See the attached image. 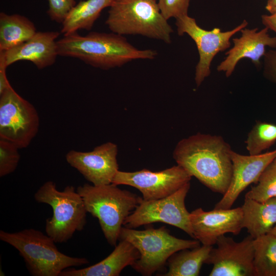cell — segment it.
<instances>
[{
	"instance_id": "9a60e30c",
	"label": "cell",
	"mask_w": 276,
	"mask_h": 276,
	"mask_svg": "<svg viewBox=\"0 0 276 276\" xmlns=\"http://www.w3.org/2000/svg\"><path fill=\"white\" fill-rule=\"evenodd\" d=\"M276 157V149L258 155H243L232 151V175L229 187L216 209H230L239 195L250 184H256L265 169Z\"/></svg>"
},
{
	"instance_id": "30bf717a",
	"label": "cell",
	"mask_w": 276,
	"mask_h": 276,
	"mask_svg": "<svg viewBox=\"0 0 276 276\" xmlns=\"http://www.w3.org/2000/svg\"><path fill=\"white\" fill-rule=\"evenodd\" d=\"M175 25L179 36L188 34L195 42L199 54V61L195 67V81L200 86L211 74V64L214 57L220 52L230 48L232 36L246 28L248 22L244 19L233 29L222 32L218 28L206 30L198 25L196 20L188 15L176 19Z\"/></svg>"
},
{
	"instance_id": "52a82bcc",
	"label": "cell",
	"mask_w": 276,
	"mask_h": 276,
	"mask_svg": "<svg viewBox=\"0 0 276 276\" xmlns=\"http://www.w3.org/2000/svg\"><path fill=\"white\" fill-rule=\"evenodd\" d=\"M131 243L139 251L140 258L132 266L143 275H151L162 269L168 259L181 250L199 246L200 242L195 240L176 238L165 227L136 230L125 226L120 232L119 239Z\"/></svg>"
},
{
	"instance_id": "5b68a950",
	"label": "cell",
	"mask_w": 276,
	"mask_h": 276,
	"mask_svg": "<svg viewBox=\"0 0 276 276\" xmlns=\"http://www.w3.org/2000/svg\"><path fill=\"white\" fill-rule=\"evenodd\" d=\"M105 24L113 33L139 35L171 43L173 32L162 14L156 0H114Z\"/></svg>"
},
{
	"instance_id": "d6a6232c",
	"label": "cell",
	"mask_w": 276,
	"mask_h": 276,
	"mask_svg": "<svg viewBox=\"0 0 276 276\" xmlns=\"http://www.w3.org/2000/svg\"><path fill=\"white\" fill-rule=\"evenodd\" d=\"M273 235L275 237H276V224L274 226V227L271 229L270 232L269 233Z\"/></svg>"
},
{
	"instance_id": "3957f363",
	"label": "cell",
	"mask_w": 276,
	"mask_h": 276,
	"mask_svg": "<svg viewBox=\"0 0 276 276\" xmlns=\"http://www.w3.org/2000/svg\"><path fill=\"white\" fill-rule=\"evenodd\" d=\"M0 239L17 250L34 276H60L66 269L89 262L85 258L70 257L60 252L50 237L36 229L15 233L1 230Z\"/></svg>"
},
{
	"instance_id": "4dcf8cb0",
	"label": "cell",
	"mask_w": 276,
	"mask_h": 276,
	"mask_svg": "<svg viewBox=\"0 0 276 276\" xmlns=\"http://www.w3.org/2000/svg\"><path fill=\"white\" fill-rule=\"evenodd\" d=\"M261 21L265 27L276 34V13L262 15L261 16Z\"/></svg>"
},
{
	"instance_id": "ac0fdd59",
	"label": "cell",
	"mask_w": 276,
	"mask_h": 276,
	"mask_svg": "<svg viewBox=\"0 0 276 276\" xmlns=\"http://www.w3.org/2000/svg\"><path fill=\"white\" fill-rule=\"evenodd\" d=\"M139 250L129 242L120 240L112 252L100 262L83 268H67L60 276H118L140 258Z\"/></svg>"
},
{
	"instance_id": "f546056e",
	"label": "cell",
	"mask_w": 276,
	"mask_h": 276,
	"mask_svg": "<svg viewBox=\"0 0 276 276\" xmlns=\"http://www.w3.org/2000/svg\"><path fill=\"white\" fill-rule=\"evenodd\" d=\"M7 67L4 59L0 57V94L12 87L7 77Z\"/></svg>"
},
{
	"instance_id": "603a6c76",
	"label": "cell",
	"mask_w": 276,
	"mask_h": 276,
	"mask_svg": "<svg viewBox=\"0 0 276 276\" xmlns=\"http://www.w3.org/2000/svg\"><path fill=\"white\" fill-rule=\"evenodd\" d=\"M256 276H276V237L268 233L254 239Z\"/></svg>"
},
{
	"instance_id": "4316f807",
	"label": "cell",
	"mask_w": 276,
	"mask_h": 276,
	"mask_svg": "<svg viewBox=\"0 0 276 276\" xmlns=\"http://www.w3.org/2000/svg\"><path fill=\"white\" fill-rule=\"evenodd\" d=\"M191 0H157L160 12L167 20L188 15Z\"/></svg>"
},
{
	"instance_id": "ba28073f",
	"label": "cell",
	"mask_w": 276,
	"mask_h": 276,
	"mask_svg": "<svg viewBox=\"0 0 276 276\" xmlns=\"http://www.w3.org/2000/svg\"><path fill=\"white\" fill-rule=\"evenodd\" d=\"M39 124L34 106L12 87L0 94V139L19 149L27 148L37 134Z\"/></svg>"
},
{
	"instance_id": "2e32d148",
	"label": "cell",
	"mask_w": 276,
	"mask_h": 276,
	"mask_svg": "<svg viewBox=\"0 0 276 276\" xmlns=\"http://www.w3.org/2000/svg\"><path fill=\"white\" fill-rule=\"evenodd\" d=\"M268 30L265 27L259 31L258 28L242 29L241 36L233 39V47L225 53L226 56L217 66V71L223 72L229 77L239 61L244 58L250 59L259 68L266 48H276V37L270 36Z\"/></svg>"
},
{
	"instance_id": "9c48e42d",
	"label": "cell",
	"mask_w": 276,
	"mask_h": 276,
	"mask_svg": "<svg viewBox=\"0 0 276 276\" xmlns=\"http://www.w3.org/2000/svg\"><path fill=\"white\" fill-rule=\"evenodd\" d=\"M190 188L189 182L167 197L149 200L141 198L135 210L125 219L124 226L135 228L160 222L175 226L194 238L190 213L185 203Z\"/></svg>"
},
{
	"instance_id": "8992f818",
	"label": "cell",
	"mask_w": 276,
	"mask_h": 276,
	"mask_svg": "<svg viewBox=\"0 0 276 276\" xmlns=\"http://www.w3.org/2000/svg\"><path fill=\"white\" fill-rule=\"evenodd\" d=\"M39 203L49 204L52 217L45 223V233L55 243L66 242L74 233L83 229L87 213L82 197L72 186L60 191L52 181L44 183L34 195Z\"/></svg>"
},
{
	"instance_id": "7c38bea8",
	"label": "cell",
	"mask_w": 276,
	"mask_h": 276,
	"mask_svg": "<svg viewBox=\"0 0 276 276\" xmlns=\"http://www.w3.org/2000/svg\"><path fill=\"white\" fill-rule=\"evenodd\" d=\"M254 238L248 235L240 242L222 235L212 248L205 263L213 265L210 276H256Z\"/></svg>"
},
{
	"instance_id": "277c9868",
	"label": "cell",
	"mask_w": 276,
	"mask_h": 276,
	"mask_svg": "<svg viewBox=\"0 0 276 276\" xmlns=\"http://www.w3.org/2000/svg\"><path fill=\"white\" fill-rule=\"evenodd\" d=\"M87 213L98 219L108 243L116 246L125 219L142 198L113 183L101 186L85 183L77 189Z\"/></svg>"
},
{
	"instance_id": "d4e9b609",
	"label": "cell",
	"mask_w": 276,
	"mask_h": 276,
	"mask_svg": "<svg viewBox=\"0 0 276 276\" xmlns=\"http://www.w3.org/2000/svg\"><path fill=\"white\" fill-rule=\"evenodd\" d=\"M246 197L259 202L276 197V162H272L263 171L257 182L246 194Z\"/></svg>"
},
{
	"instance_id": "1f68e13d",
	"label": "cell",
	"mask_w": 276,
	"mask_h": 276,
	"mask_svg": "<svg viewBox=\"0 0 276 276\" xmlns=\"http://www.w3.org/2000/svg\"><path fill=\"white\" fill-rule=\"evenodd\" d=\"M265 9L270 14L276 13V0H268Z\"/></svg>"
},
{
	"instance_id": "d6986e66",
	"label": "cell",
	"mask_w": 276,
	"mask_h": 276,
	"mask_svg": "<svg viewBox=\"0 0 276 276\" xmlns=\"http://www.w3.org/2000/svg\"><path fill=\"white\" fill-rule=\"evenodd\" d=\"M241 208L243 228L254 239L269 233L276 224V197L259 202L245 197Z\"/></svg>"
},
{
	"instance_id": "7a4b0ae2",
	"label": "cell",
	"mask_w": 276,
	"mask_h": 276,
	"mask_svg": "<svg viewBox=\"0 0 276 276\" xmlns=\"http://www.w3.org/2000/svg\"><path fill=\"white\" fill-rule=\"evenodd\" d=\"M58 56L79 59L102 70L121 67L134 60L155 58L156 51L140 50L123 35L91 32L85 36L77 32L64 35L56 41Z\"/></svg>"
},
{
	"instance_id": "484cf974",
	"label": "cell",
	"mask_w": 276,
	"mask_h": 276,
	"mask_svg": "<svg viewBox=\"0 0 276 276\" xmlns=\"http://www.w3.org/2000/svg\"><path fill=\"white\" fill-rule=\"evenodd\" d=\"M19 149L13 143L0 139V177L15 170L20 160Z\"/></svg>"
},
{
	"instance_id": "836d02e7",
	"label": "cell",
	"mask_w": 276,
	"mask_h": 276,
	"mask_svg": "<svg viewBox=\"0 0 276 276\" xmlns=\"http://www.w3.org/2000/svg\"><path fill=\"white\" fill-rule=\"evenodd\" d=\"M274 160L276 162V157H275V159H274Z\"/></svg>"
},
{
	"instance_id": "5bb4252c",
	"label": "cell",
	"mask_w": 276,
	"mask_h": 276,
	"mask_svg": "<svg viewBox=\"0 0 276 276\" xmlns=\"http://www.w3.org/2000/svg\"><path fill=\"white\" fill-rule=\"evenodd\" d=\"M194 238L202 245L214 246L218 239L227 233L238 235L243 228L241 207L216 209L205 211L197 208L190 213Z\"/></svg>"
},
{
	"instance_id": "83f0119b",
	"label": "cell",
	"mask_w": 276,
	"mask_h": 276,
	"mask_svg": "<svg viewBox=\"0 0 276 276\" xmlns=\"http://www.w3.org/2000/svg\"><path fill=\"white\" fill-rule=\"evenodd\" d=\"M48 14L51 20L62 24L76 5L75 0H48Z\"/></svg>"
},
{
	"instance_id": "e575fe53",
	"label": "cell",
	"mask_w": 276,
	"mask_h": 276,
	"mask_svg": "<svg viewBox=\"0 0 276 276\" xmlns=\"http://www.w3.org/2000/svg\"><path fill=\"white\" fill-rule=\"evenodd\" d=\"M157 1V0H156Z\"/></svg>"
},
{
	"instance_id": "7402d4cb",
	"label": "cell",
	"mask_w": 276,
	"mask_h": 276,
	"mask_svg": "<svg viewBox=\"0 0 276 276\" xmlns=\"http://www.w3.org/2000/svg\"><path fill=\"white\" fill-rule=\"evenodd\" d=\"M213 246L202 245L176 252L168 259V271L163 275H199Z\"/></svg>"
},
{
	"instance_id": "e0dca14e",
	"label": "cell",
	"mask_w": 276,
	"mask_h": 276,
	"mask_svg": "<svg viewBox=\"0 0 276 276\" xmlns=\"http://www.w3.org/2000/svg\"><path fill=\"white\" fill-rule=\"evenodd\" d=\"M57 31L36 32L26 42L6 51H0L7 67L20 60L32 62L38 69L53 65L58 56Z\"/></svg>"
},
{
	"instance_id": "cb8c5ba5",
	"label": "cell",
	"mask_w": 276,
	"mask_h": 276,
	"mask_svg": "<svg viewBox=\"0 0 276 276\" xmlns=\"http://www.w3.org/2000/svg\"><path fill=\"white\" fill-rule=\"evenodd\" d=\"M276 142V125L257 121L248 132L245 142L249 155H258Z\"/></svg>"
},
{
	"instance_id": "f1b7e54d",
	"label": "cell",
	"mask_w": 276,
	"mask_h": 276,
	"mask_svg": "<svg viewBox=\"0 0 276 276\" xmlns=\"http://www.w3.org/2000/svg\"><path fill=\"white\" fill-rule=\"evenodd\" d=\"M263 75L276 84V50L266 51L263 57Z\"/></svg>"
},
{
	"instance_id": "4fadbf2b",
	"label": "cell",
	"mask_w": 276,
	"mask_h": 276,
	"mask_svg": "<svg viewBox=\"0 0 276 276\" xmlns=\"http://www.w3.org/2000/svg\"><path fill=\"white\" fill-rule=\"evenodd\" d=\"M118 146L107 142L88 152L72 150L65 155L67 163L95 186L112 183L119 171Z\"/></svg>"
},
{
	"instance_id": "8fae6325",
	"label": "cell",
	"mask_w": 276,
	"mask_h": 276,
	"mask_svg": "<svg viewBox=\"0 0 276 276\" xmlns=\"http://www.w3.org/2000/svg\"><path fill=\"white\" fill-rule=\"evenodd\" d=\"M192 176L177 165L165 170L153 172L144 169L134 172L118 171L112 183L127 185L139 190L144 200L167 197L190 181Z\"/></svg>"
},
{
	"instance_id": "44dd1931",
	"label": "cell",
	"mask_w": 276,
	"mask_h": 276,
	"mask_svg": "<svg viewBox=\"0 0 276 276\" xmlns=\"http://www.w3.org/2000/svg\"><path fill=\"white\" fill-rule=\"evenodd\" d=\"M114 0H86L79 2L71 10L62 23L61 33L64 35L78 30H90L105 8Z\"/></svg>"
},
{
	"instance_id": "6da1fadb",
	"label": "cell",
	"mask_w": 276,
	"mask_h": 276,
	"mask_svg": "<svg viewBox=\"0 0 276 276\" xmlns=\"http://www.w3.org/2000/svg\"><path fill=\"white\" fill-rule=\"evenodd\" d=\"M232 151L221 136L197 133L179 141L173 157L192 177L224 195L232 178Z\"/></svg>"
},
{
	"instance_id": "ffe728a7",
	"label": "cell",
	"mask_w": 276,
	"mask_h": 276,
	"mask_svg": "<svg viewBox=\"0 0 276 276\" xmlns=\"http://www.w3.org/2000/svg\"><path fill=\"white\" fill-rule=\"evenodd\" d=\"M34 24L17 14L0 13V51H6L28 40L36 33Z\"/></svg>"
}]
</instances>
